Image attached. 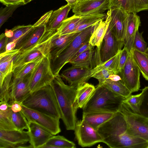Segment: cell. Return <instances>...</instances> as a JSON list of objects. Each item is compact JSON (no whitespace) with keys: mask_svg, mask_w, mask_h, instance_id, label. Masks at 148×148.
<instances>
[{"mask_svg":"<svg viewBox=\"0 0 148 148\" xmlns=\"http://www.w3.org/2000/svg\"><path fill=\"white\" fill-rule=\"evenodd\" d=\"M21 105L22 111L28 122L32 121L36 123L53 135L61 132L60 119Z\"/></svg>","mask_w":148,"mask_h":148,"instance_id":"obj_9","label":"cell"},{"mask_svg":"<svg viewBox=\"0 0 148 148\" xmlns=\"http://www.w3.org/2000/svg\"><path fill=\"white\" fill-rule=\"evenodd\" d=\"M110 10V19L108 27L118 40L123 41L128 13L121 8Z\"/></svg>","mask_w":148,"mask_h":148,"instance_id":"obj_14","label":"cell"},{"mask_svg":"<svg viewBox=\"0 0 148 148\" xmlns=\"http://www.w3.org/2000/svg\"><path fill=\"white\" fill-rule=\"evenodd\" d=\"M140 24V17L136 13H128L123 42L124 47L126 48L129 53H132L135 35Z\"/></svg>","mask_w":148,"mask_h":148,"instance_id":"obj_20","label":"cell"},{"mask_svg":"<svg viewBox=\"0 0 148 148\" xmlns=\"http://www.w3.org/2000/svg\"><path fill=\"white\" fill-rule=\"evenodd\" d=\"M67 4L71 6L72 9L77 4L79 0H65Z\"/></svg>","mask_w":148,"mask_h":148,"instance_id":"obj_57","label":"cell"},{"mask_svg":"<svg viewBox=\"0 0 148 148\" xmlns=\"http://www.w3.org/2000/svg\"><path fill=\"white\" fill-rule=\"evenodd\" d=\"M119 111L125 118L128 133L148 142V117L133 112L123 103Z\"/></svg>","mask_w":148,"mask_h":148,"instance_id":"obj_7","label":"cell"},{"mask_svg":"<svg viewBox=\"0 0 148 148\" xmlns=\"http://www.w3.org/2000/svg\"><path fill=\"white\" fill-rule=\"evenodd\" d=\"M93 85L86 82L79 84L76 88L75 103L76 108H82L87 103L95 89Z\"/></svg>","mask_w":148,"mask_h":148,"instance_id":"obj_22","label":"cell"},{"mask_svg":"<svg viewBox=\"0 0 148 148\" xmlns=\"http://www.w3.org/2000/svg\"><path fill=\"white\" fill-rule=\"evenodd\" d=\"M97 130L103 143L111 148H147L148 142L130 135L127 124L121 113L118 111Z\"/></svg>","mask_w":148,"mask_h":148,"instance_id":"obj_1","label":"cell"},{"mask_svg":"<svg viewBox=\"0 0 148 148\" xmlns=\"http://www.w3.org/2000/svg\"><path fill=\"white\" fill-rule=\"evenodd\" d=\"M80 32L64 35L58 34L57 31L52 36L50 41V54L52 62L69 45Z\"/></svg>","mask_w":148,"mask_h":148,"instance_id":"obj_17","label":"cell"},{"mask_svg":"<svg viewBox=\"0 0 148 148\" xmlns=\"http://www.w3.org/2000/svg\"><path fill=\"white\" fill-rule=\"evenodd\" d=\"M21 5H13L1 8L0 10V27L11 16L15 10Z\"/></svg>","mask_w":148,"mask_h":148,"instance_id":"obj_41","label":"cell"},{"mask_svg":"<svg viewBox=\"0 0 148 148\" xmlns=\"http://www.w3.org/2000/svg\"><path fill=\"white\" fill-rule=\"evenodd\" d=\"M32 0H0V2L6 6L13 5H23L29 2Z\"/></svg>","mask_w":148,"mask_h":148,"instance_id":"obj_49","label":"cell"},{"mask_svg":"<svg viewBox=\"0 0 148 148\" xmlns=\"http://www.w3.org/2000/svg\"><path fill=\"white\" fill-rule=\"evenodd\" d=\"M53 12V10H51L45 14L33 25V26L35 27L41 25H46Z\"/></svg>","mask_w":148,"mask_h":148,"instance_id":"obj_48","label":"cell"},{"mask_svg":"<svg viewBox=\"0 0 148 148\" xmlns=\"http://www.w3.org/2000/svg\"><path fill=\"white\" fill-rule=\"evenodd\" d=\"M29 142L14 143L0 139V148H33L30 144H27Z\"/></svg>","mask_w":148,"mask_h":148,"instance_id":"obj_45","label":"cell"},{"mask_svg":"<svg viewBox=\"0 0 148 148\" xmlns=\"http://www.w3.org/2000/svg\"><path fill=\"white\" fill-rule=\"evenodd\" d=\"M29 143L33 148H41L53 135L36 123L28 122Z\"/></svg>","mask_w":148,"mask_h":148,"instance_id":"obj_16","label":"cell"},{"mask_svg":"<svg viewBox=\"0 0 148 148\" xmlns=\"http://www.w3.org/2000/svg\"><path fill=\"white\" fill-rule=\"evenodd\" d=\"M91 69L72 66L62 71L60 76L67 81L70 85L76 88L79 84L86 82L90 78Z\"/></svg>","mask_w":148,"mask_h":148,"instance_id":"obj_18","label":"cell"},{"mask_svg":"<svg viewBox=\"0 0 148 148\" xmlns=\"http://www.w3.org/2000/svg\"><path fill=\"white\" fill-rule=\"evenodd\" d=\"M109 10L121 8L128 13H136L133 0H110Z\"/></svg>","mask_w":148,"mask_h":148,"instance_id":"obj_35","label":"cell"},{"mask_svg":"<svg viewBox=\"0 0 148 148\" xmlns=\"http://www.w3.org/2000/svg\"><path fill=\"white\" fill-rule=\"evenodd\" d=\"M129 53L126 47L124 46L121 51L119 60L118 70L119 73L123 69L127 60Z\"/></svg>","mask_w":148,"mask_h":148,"instance_id":"obj_46","label":"cell"},{"mask_svg":"<svg viewBox=\"0 0 148 148\" xmlns=\"http://www.w3.org/2000/svg\"><path fill=\"white\" fill-rule=\"evenodd\" d=\"M42 59L16 68L12 71L13 77L16 78H21L30 74L39 64Z\"/></svg>","mask_w":148,"mask_h":148,"instance_id":"obj_33","label":"cell"},{"mask_svg":"<svg viewBox=\"0 0 148 148\" xmlns=\"http://www.w3.org/2000/svg\"><path fill=\"white\" fill-rule=\"evenodd\" d=\"M106 19L102 20L94 25L93 29L90 37L89 43L97 49L100 45L108 29L110 19V11L108 10Z\"/></svg>","mask_w":148,"mask_h":148,"instance_id":"obj_21","label":"cell"},{"mask_svg":"<svg viewBox=\"0 0 148 148\" xmlns=\"http://www.w3.org/2000/svg\"><path fill=\"white\" fill-rule=\"evenodd\" d=\"M92 47L93 46L89 43V42L85 43L79 48L73 56L71 60L76 57L77 56L84 51Z\"/></svg>","mask_w":148,"mask_h":148,"instance_id":"obj_51","label":"cell"},{"mask_svg":"<svg viewBox=\"0 0 148 148\" xmlns=\"http://www.w3.org/2000/svg\"><path fill=\"white\" fill-rule=\"evenodd\" d=\"M71 7L68 4L53 11L46 25L47 31H57L63 22L67 19Z\"/></svg>","mask_w":148,"mask_h":148,"instance_id":"obj_24","label":"cell"},{"mask_svg":"<svg viewBox=\"0 0 148 148\" xmlns=\"http://www.w3.org/2000/svg\"><path fill=\"white\" fill-rule=\"evenodd\" d=\"M123 45V41L118 40L108 27L100 48L96 50L97 65L116 55Z\"/></svg>","mask_w":148,"mask_h":148,"instance_id":"obj_10","label":"cell"},{"mask_svg":"<svg viewBox=\"0 0 148 148\" xmlns=\"http://www.w3.org/2000/svg\"><path fill=\"white\" fill-rule=\"evenodd\" d=\"M4 33L5 36L9 38L12 37L14 35V32L12 29H5Z\"/></svg>","mask_w":148,"mask_h":148,"instance_id":"obj_56","label":"cell"},{"mask_svg":"<svg viewBox=\"0 0 148 148\" xmlns=\"http://www.w3.org/2000/svg\"><path fill=\"white\" fill-rule=\"evenodd\" d=\"M94 47L85 50L69 63L72 66L76 67L91 69L90 66L94 62L95 65L96 51Z\"/></svg>","mask_w":148,"mask_h":148,"instance_id":"obj_27","label":"cell"},{"mask_svg":"<svg viewBox=\"0 0 148 148\" xmlns=\"http://www.w3.org/2000/svg\"><path fill=\"white\" fill-rule=\"evenodd\" d=\"M115 114L104 111L83 112L82 119L97 130L99 126L111 119Z\"/></svg>","mask_w":148,"mask_h":148,"instance_id":"obj_25","label":"cell"},{"mask_svg":"<svg viewBox=\"0 0 148 148\" xmlns=\"http://www.w3.org/2000/svg\"><path fill=\"white\" fill-rule=\"evenodd\" d=\"M47 32L46 25L34 27L16 44L15 49L19 50L20 52L29 49L38 43L43 38Z\"/></svg>","mask_w":148,"mask_h":148,"instance_id":"obj_19","label":"cell"},{"mask_svg":"<svg viewBox=\"0 0 148 148\" xmlns=\"http://www.w3.org/2000/svg\"><path fill=\"white\" fill-rule=\"evenodd\" d=\"M33 25H18L12 29L14 32L13 36L9 38L8 43L14 42L16 44L25 37L34 28Z\"/></svg>","mask_w":148,"mask_h":148,"instance_id":"obj_34","label":"cell"},{"mask_svg":"<svg viewBox=\"0 0 148 148\" xmlns=\"http://www.w3.org/2000/svg\"><path fill=\"white\" fill-rule=\"evenodd\" d=\"M9 104L12 110L14 112H16L22 111V107L20 103L14 101Z\"/></svg>","mask_w":148,"mask_h":148,"instance_id":"obj_52","label":"cell"},{"mask_svg":"<svg viewBox=\"0 0 148 148\" xmlns=\"http://www.w3.org/2000/svg\"><path fill=\"white\" fill-rule=\"evenodd\" d=\"M101 85L125 98L129 97L132 94L121 81H113L109 79H107Z\"/></svg>","mask_w":148,"mask_h":148,"instance_id":"obj_31","label":"cell"},{"mask_svg":"<svg viewBox=\"0 0 148 148\" xmlns=\"http://www.w3.org/2000/svg\"><path fill=\"white\" fill-rule=\"evenodd\" d=\"M82 17L74 14L72 16L67 18L57 30L58 34L62 35L71 33L80 21Z\"/></svg>","mask_w":148,"mask_h":148,"instance_id":"obj_32","label":"cell"},{"mask_svg":"<svg viewBox=\"0 0 148 148\" xmlns=\"http://www.w3.org/2000/svg\"><path fill=\"white\" fill-rule=\"evenodd\" d=\"M13 73H12L5 78L2 85L0 86V101L9 102L10 100V88Z\"/></svg>","mask_w":148,"mask_h":148,"instance_id":"obj_39","label":"cell"},{"mask_svg":"<svg viewBox=\"0 0 148 148\" xmlns=\"http://www.w3.org/2000/svg\"><path fill=\"white\" fill-rule=\"evenodd\" d=\"M56 94L61 111V119L66 129L74 130L76 121L75 99L76 88L66 84L59 74L51 83Z\"/></svg>","mask_w":148,"mask_h":148,"instance_id":"obj_2","label":"cell"},{"mask_svg":"<svg viewBox=\"0 0 148 148\" xmlns=\"http://www.w3.org/2000/svg\"><path fill=\"white\" fill-rule=\"evenodd\" d=\"M10 107V105L8 102L5 101L0 102V111H6Z\"/></svg>","mask_w":148,"mask_h":148,"instance_id":"obj_53","label":"cell"},{"mask_svg":"<svg viewBox=\"0 0 148 148\" xmlns=\"http://www.w3.org/2000/svg\"><path fill=\"white\" fill-rule=\"evenodd\" d=\"M16 43L14 42H10L8 43L5 48V51H8L14 50L15 49Z\"/></svg>","mask_w":148,"mask_h":148,"instance_id":"obj_54","label":"cell"},{"mask_svg":"<svg viewBox=\"0 0 148 148\" xmlns=\"http://www.w3.org/2000/svg\"><path fill=\"white\" fill-rule=\"evenodd\" d=\"M136 13L148 10V0H133Z\"/></svg>","mask_w":148,"mask_h":148,"instance_id":"obj_47","label":"cell"},{"mask_svg":"<svg viewBox=\"0 0 148 148\" xmlns=\"http://www.w3.org/2000/svg\"><path fill=\"white\" fill-rule=\"evenodd\" d=\"M145 52L148 54V47H147Z\"/></svg>","mask_w":148,"mask_h":148,"instance_id":"obj_58","label":"cell"},{"mask_svg":"<svg viewBox=\"0 0 148 148\" xmlns=\"http://www.w3.org/2000/svg\"><path fill=\"white\" fill-rule=\"evenodd\" d=\"M115 74L113 71L107 69H103L98 71L92 76L98 80V85H101L107 79H108L109 76Z\"/></svg>","mask_w":148,"mask_h":148,"instance_id":"obj_44","label":"cell"},{"mask_svg":"<svg viewBox=\"0 0 148 148\" xmlns=\"http://www.w3.org/2000/svg\"><path fill=\"white\" fill-rule=\"evenodd\" d=\"M50 53L42 59L31 73L29 83L30 92L51 84L55 77L51 67Z\"/></svg>","mask_w":148,"mask_h":148,"instance_id":"obj_8","label":"cell"},{"mask_svg":"<svg viewBox=\"0 0 148 148\" xmlns=\"http://www.w3.org/2000/svg\"><path fill=\"white\" fill-rule=\"evenodd\" d=\"M147 148H148V146Z\"/></svg>","mask_w":148,"mask_h":148,"instance_id":"obj_59","label":"cell"},{"mask_svg":"<svg viewBox=\"0 0 148 148\" xmlns=\"http://www.w3.org/2000/svg\"><path fill=\"white\" fill-rule=\"evenodd\" d=\"M140 72L133 59L132 53H129L123 69L118 74L120 75L121 81L131 93L139 89Z\"/></svg>","mask_w":148,"mask_h":148,"instance_id":"obj_12","label":"cell"},{"mask_svg":"<svg viewBox=\"0 0 148 148\" xmlns=\"http://www.w3.org/2000/svg\"><path fill=\"white\" fill-rule=\"evenodd\" d=\"M19 52V50L14 49L0 53V86L5 77L12 72L13 59Z\"/></svg>","mask_w":148,"mask_h":148,"instance_id":"obj_23","label":"cell"},{"mask_svg":"<svg viewBox=\"0 0 148 148\" xmlns=\"http://www.w3.org/2000/svg\"><path fill=\"white\" fill-rule=\"evenodd\" d=\"M56 31L47 30L43 38L36 45L17 54L13 59L12 71L18 67L40 60L49 53L51 40Z\"/></svg>","mask_w":148,"mask_h":148,"instance_id":"obj_5","label":"cell"},{"mask_svg":"<svg viewBox=\"0 0 148 148\" xmlns=\"http://www.w3.org/2000/svg\"><path fill=\"white\" fill-rule=\"evenodd\" d=\"M45 145H53L57 147L58 148L76 147L75 144L74 142L68 140L64 136L60 135H54Z\"/></svg>","mask_w":148,"mask_h":148,"instance_id":"obj_37","label":"cell"},{"mask_svg":"<svg viewBox=\"0 0 148 148\" xmlns=\"http://www.w3.org/2000/svg\"><path fill=\"white\" fill-rule=\"evenodd\" d=\"M143 32H139L138 30L136 32L134 40L133 48L142 52H145L147 47V44L143 37Z\"/></svg>","mask_w":148,"mask_h":148,"instance_id":"obj_42","label":"cell"},{"mask_svg":"<svg viewBox=\"0 0 148 148\" xmlns=\"http://www.w3.org/2000/svg\"><path fill=\"white\" fill-rule=\"evenodd\" d=\"M10 107L5 111H0V129L3 130H16L10 116Z\"/></svg>","mask_w":148,"mask_h":148,"instance_id":"obj_38","label":"cell"},{"mask_svg":"<svg viewBox=\"0 0 148 148\" xmlns=\"http://www.w3.org/2000/svg\"><path fill=\"white\" fill-rule=\"evenodd\" d=\"M31 75L21 78L13 77L10 86L9 103L14 101L21 103L31 92L29 88Z\"/></svg>","mask_w":148,"mask_h":148,"instance_id":"obj_15","label":"cell"},{"mask_svg":"<svg viewBox=\"0 0 148 148\" xmlns=\"http://www.w3.org/2000/svg\"><path fill=\"white\" fill-rule=\"evenodd\" d=\"M113 81H121V79L118 74H113L110 75L109 78Z\"/></svg>","mask_w":148,"mask_h":148,"instance_id":"obj_55","label":"cell"},{"mask_svg":"<svg viewBox=\"0 0 148 148\" xmlns=\"http://www.w3.org/2000/svg\"><path fill=\"white\" fill-rule=\"evenodd\" d=\"M121 50L116 55L108 60L97 65L91 69L90 73V78L92 77V76L95 73L104 69H107L112 70L114 71L115 74H118L119 73L118 68Z\"/></svg>","mask_w":148,"mask_h":148,"instance_id":"obj_30","label":"cell"},{"mask_svg":"<svg viewBox=\"0 0 148 148\" xmlns=\"http://www.w3.org/2000/svg\"><path fill=\"white\" fill-rule=\"evenodd\" d=\"M140 108V114L148 117V86L142 90Z\"/></svg>","mask_w":148,"mask_h":148,"instance_id":"obj_43","label":"cell"},{"mask_svg":"<svg viewBox=\"0 0 148 148\" xmlns=\"http://www.w3.org/2000/svg\"><path fill=\"white\" fill-rule=\"evenodd\" d=\"M9 38L6 37L5 33H2L0 35V53L5 51V48Z\"/></svg>","mask_w":148,"mask_h":148,"instance_id":"obj_50","label":"cell"},{"mask_svg":"<svg viewBox=\"0 0 148 148\" xmlns=\"http://www.w3.org/2000/svg\"><path fill=\"white\" fill-rule=\"evenodd\" d=\"M94 25L88 27L80 32L55 60L52 62L51 67L55 76L59 74L62 67L69 63L79 48L85 43L89 42Z\"/></svg>","mask_w":148,"mask_h":148,"instance_id":"obj_6","label":"cell"},{"mask_svg":"<svg viewBox=\"0 0 148 148\" xmlns=\"http://www.w3.org/2000/svg\"><path fill=\"white\" fill-rule=\"evenodd\" d=\"M110 0H79L72 9L74 14L83 16L103 13L109 10Z\"/></svg>","mask_w":148,"mask_h":148,"instance_id":"obj_13","label":"cell"},{"mask_svg":"<svg viewBox=\"0 0 148 148\" xmlns=\"http://www.w3.org/2000/svg\"><path fill=\"white\" fill-rule=\"evenodd\" d=\"M141 94L131 95L126 98L123 103L126 105L134 112L140 113V108L141 100Z\"/></svg>","mask_w":148,"mask_h":148,"instance_id":"obj_40","label":"cell"},{"mask_svg":"<svg viewBox=\"0 0 148 148\" xmlns=\"http://www.w3.org/2000/svg\"><path fill=\"white\" fill-rule=\"evenodd\" d=\"M74 130L78 144L82 147H90L98 143L103 142L97 130L83 119L77 121Z\"/></svg>","mask_w":148,"mask_h":148,"instance_id":"obj_11","label":"cell"},{"mask_svg":"<svg viewBox=\"0 0 148 148\" xmlns=\"http://www.w3.org/2000/svg\"><path fill=\"white\" fill-rule=\"evenodd\" d=\"M0 139L14 143L29 142L30 140L28 131L17 130L0 129Z\"/></svg>","mask_w":148,"mask_h":148,"instance_id":"obj_26","label":"cell"},{"mask_svg":"<svg viewBox=\"0 0 148 148\" xmlns=\"http://www.w3.org/2000/svg\"><path fill=\"white\" fill-rule=\"evenodd\" d=\"M103 85H98L90 98L82 108L83 112L119 111L125 99Z\"/></svg>","mask_w":148,"mask_h":148,"instance_id":"obj_4","label":"cell"},{"mask_svg":"<svg viewBox=\"0 0 148 148\" xmlns=\"http://www.w3.org/2000/svg\"><path fill=\"white\" fill-rule=\"evenodd\" d=\"M132 55L143 77L148 81V54L133 48Z\"/></svg>","mask_w":148,"mask_h":148,"instance_id":"obj_29","label":"cell"},{"mask_svg":"<svg viewBox=\"0 0 148 148\" xmlns=\"http://www.w3.org/2000/svg\"><path fill=\"white\" fill-rule=\"evenodd\" d=\"M20 104L28 108L61 118V111L51 84L31 92Z\"/></svg>","mask_w":148,"mask_h":148,"instance_id":"obj_3","label":"cell"},{"mask_svg":"<svg viewBox=\"0 0 148 148\" xmlns=\"http://www.w3.org/2000/svg\"><path fill=\"white\" fill-rule=\"evenodd\" d=\"M10 116L12 121L18 130H28L29 129L28 122L22 111L14 112L11 109Z\"/></svg>","mask_w":148,"mask_h":148,"instance_id":"obj_36","label":"cell"},{"mask_svg":"<svg viewBox=\"0 0 148 148\" xmlns=\"http://www.w3.org/2000/svg\"><path fill=\"white\" fill-rule=\"evenodd\" d=\"M106 16L107 14L104 13L82 16L81 20L71 33L80 32L88 27L94 25L100 21L105 20Z\"/></svg>","mask_w":148,"mask_h":148,"instance_id":"obj_28","label":"cell"}]
</instances>
